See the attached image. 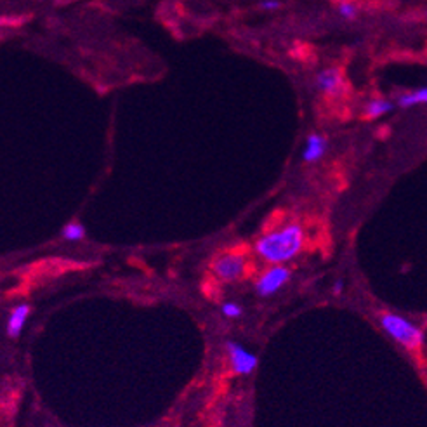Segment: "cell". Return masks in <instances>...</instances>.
<instances>
[{"mask_svg": "<svg viewBox=\"0 0 427 427\" xmlns=\"http://www.w3.org/2000/svg\"><path fill=\"white\" fill-rule=\"evenodd\" d=\"M304 247V231L299 225H287L274 231L264 233L254 245L257 256L269 264L292 260Z\"/></svg>", "mask_w": 427, "mask_h": 427, "instance_id": "1", "label": "cell"}, {"mask_svg": "<svg viewBox=\"0 0 427 427\" xmlns=\"http://www.w3.org/2000/svg\"><path fill=\"white\" fill-rule=\"evenodd\" d=\"M379 323H381L382 330H384L392 341H396L399 345L408 349V351H419V349L422 348V328L417 323H413L412 320H408V318L386 311V313H382L381 316H379Z\"/></svg>", "mask_w": 427, "mask_h": 427, "instance_id": "2", "label": "cell"}, {"mask_svg": "<svg viewBox=\"0 0 427 427\" xmlns=\"http://www.w3.org/2000/svg\"><path fill=\"white\" fill-rule=\"evenodd\" d=\"M290 269L283 264H273L269 269L264 271L256 281V290L260 297H269L276 294L287 281L290 280Z\"/></svg>", "mask_w": 427, "mask_h": 427, "instance_id": "3", "label": "cell"}, {"mask_svg": "<svg viewBox=\"0 0 427 427\" xmlns=\"http://www.w3.org/2000/svg\"><path fill=\"white\" fill-rule=\"evenodd\" d=\"M247 257L243 254H225L213 263V274L222 281H236L245 274Z\"/></svg>", "mask_w": 427, "mask_h": 427, "instance_id": "4", "label": "cell"}, {"mask_svg": "<svg viewBox=\"0 0 427 427\" xmlns=\"http://www.w3.org/2000/svg\"><path fill=\"white\" fill-rule=\"evenodd\" d=\"M314 87L328 97L341 96L345 91V80L344 75H342L341 68L330 66L318 71V75L314 77Z\"/></svg>", "mask_w": 427, "mask_h": 427, "instance_id": "5", "label": "cell"}, {"mask_svg": "<svg viewBox=\"0 0 427 427\" xmlns=\"http://www.w3.org/2000/svg\"><path fill=\"white\" fill-rule=\"evenodd\" d=\"M226 349H228L229 363H231V368L235 374L249 375L252 374L257 365H259V358H257L254 352L247 351L243 345L236 344V342L229 341L228 344H226Z\"/></svg>", "mask_w": 427, "mask_h": 427, "instance_id": "6", "label": "cell"}, {"mask_svg": "<svg viewBox=\"0 0 427 427\" xmlns=\"http://www.w3.org/2000/svg\"><path fill=\"white\" fill-rule=\"evenodd\" d=\"M327 137H323L321 134H310L306 139V144H304L303 150V160L307 164H314V162L321 160L323 155L327 153Z\"/></svg>", "mask_w": 427, "mask_h": 427, "instance_id": "7", "label": "cell"}, {"mask_svg": "<svg viewBox=\"0 0 427 427\" xmlns=\"http://www.w3.org/2000/svg\"><path fill=\"white\" fill-rule=\"evenodd\" d=\"M395 101L386 99V97H374V99H370L365 104L363 117L367 118V120H377V118L391 113V111L395 110Z\"/></svg>", "mask_w": 427, "mask_h": 427, "instance_id": "8", "label": "cell"}, {"mask_svg": "<svg viewBox=\"0 0 427 427\" xmlns=\"http://www.w3.org/2000/svg\"><path fill=\"white\" fill-rule=\"evenodd\" d=\"M30 306L28 304H19L11 311L8 318V335L11 339H16L21 335L23 327H25L26 320H28Z\"/></svg>", "mask_w": 427, "mask_h": 427, "instance_id": "9", "label": "cell"}, {"mask_svg": "<svg viewBox=\"0 0 427 427\" xmlns=\"http://www.w3.org/2000/svg\"><path fill=\"white\" fill-rule=\"evenodd\" d=\"M396 104L399 108H413L420 106V104H427V86L420 87V89L410 91V93H403L396 97Z\"/></svg>", "mask_w": 427, "mask_h": 427, "instance_id": "10", "label": "cell"}, {"mask_svg": "<svg viewBox=\"0 0 427 427\" xmlns=\"http://www.w3.org/2000/svg\"><path fill=\"white\" fill-rule=\"evenodd\" d=\"M63 236L64 240H70V242H79L86 236V228L80 222H70V225L64 226Z\"/></svg>", "mask_w": 427, "mask_h": 427, "instance_id": "11", "label": "cell"}, {"mask_svg": "<svg viewBox=\"0 0 427 427\" xmlns=\"http://www.w3.org/2000/svg\"><path fill=\"white\" fill-rule=\"evenodd\" d=\"M337 12L345 21H354L358 18V6L349 2V0H342L341 4L337 6Z\"/></svg>", "mask_w": 427, "mask_h": 427, "instance_id": "12", "label": "cell"}, {"mask_svg": "<svg viewBox=\"0 0 427 427\" xmlns=\"http://www.w3.org/2000/svg\"><path fill=\"white\" fill-rule=\"evenodd\" d=\"M222 314L228 318H240L242 316V307L236 303H226L222 304Z\"/></svg>", "mask_w": 427, "mask_h": 427, "instance_id": "13", "label": "cell"}, {"mask_svg": "<svg viewBox=\"0 0 427 427\" xmlns=\"http://www.w3.org/2000/svg\"><path fill=\"white\" fill-rule=\"evenodd\" d=\"M281 8V2L280 0H260L259 2V9H263V11H278V9Z\"/></svg>", "mask_w": 427, "mask_h": 427, "instance_id": "14", "label": "cell"}, {"mask_svg": "<svg viewBox=\"0 0 427 427\" xmlns=\"http://www.w3.org/2000/svg\"><path fill=\"white\" fill-rule=\"evenodd\" d=\"M342 290V281H337V283H335V294H339Z\"/></svg>", "mask_w": 427, "mask_h": 427, "instance_id": "15", "label": "cell"}]
</instances>
